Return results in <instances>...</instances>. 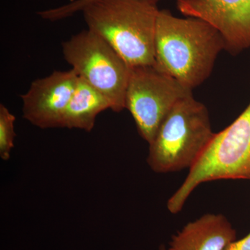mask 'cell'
Masks as SVG:
<instances>
[{
	"label": "cell",
	"mask_w": 250,
	"mask_h": 250,
	"mask_svg": "<svg viewBox=\"0 0 250 250\" xmlns=\"http://www.w3.org/2000/svg\"><path fill=\"white\" fill-rule=\"evenodd\" d=\"M225 49L223 36L209 23L159 11L154 65L188 89L192 91L209 77L219 54Z\"/></svg>",
	"instance_id": "cell-1"
},
{
	"label": "cell",
	"mask_w": 250,
	"mask_h": 250,
	"mask_svg": "<svg viewBox=\"0 0 250 250\" xmlns=\"http://www.w3.org/2000/svg\"><path fill=\"white\" fill-rule=\"evenodd\" d=\"M159 11L154 0H93L82 12L88 29L107 41L134 67L154 65Z\"/></svg>",
	"instance_id": "cell-2"
},
{
	"label": "cell",
	"mask_w": 250,
	"mask_h": 250,
	"mask_svg": "<svg viewBox=\"0 0 250 250\" xmlns=\"http://www.w3.org/2000/svg\"><path fill=\"white\" fill-rule=\"evenodd\" d=\"M214 134L208 109L188 95L174 105L149 143L148 165L157 173L190 169Z\"/></svg>",
	"instance_id": "cell-3"
},
{
	"label": "cell",
	"mask_w": 250,
	"mask_h": 250,
	"mask_svg": "<svg viewBox=\"0 0 250 250\" xmlns=\"http://www.w3.org/2000/svg\"><path fill=\"white\" fill-rule=\"evenodd\" d=\"M222 179H250V104L236 121L214 134L169 199L167 209L177 214L198 186Z\"/></svg>",
	"instance_id": "cell-4"
},
{
	"label": "cell",
	"mask_w": 250,
	"mask_h": 250,
	"mask_svg": "<svg viewBox=\"0 0 250 250\" xmlns=\"http://www.w3.org/2000/svg\"><path fill=\"white\" fill-rule=\"evenodd\" d=\"M62 52L78 77L108 99L112 111L125 109L131 67L107 41L88 29L65 41Z\"/></svg>",
	"instance_id": "cell-5"
},
{
	"label": "cell",
	"mask_w": 250,
	"mask_h": 250,
	"mask_svg": "<svg viewBox=\"0 0 250 250\" xmlns=\"http://www.w3.org/2000/svg\"><path fill=\"white\" fill-rule=\"evenodd\" d=\"M192 94L154 65L131 67L125 108L134 118L141 137L149 144L174 105Z\"/></svg>",
	"instance_id": "cell-6"
},
{
	"label": "cell",
	"mask_w": 250,
	"mask_h": 250,
	"mask_svg": "<svg viewBox=\"0 0 250 250\" xmlns=\"http://www.w3.org/2000/svg\"><path fill=\"white\" fill-rule=\"evenodd\" d=\"M78 79L71 69L54 71L49 76L34 81L27 93L21 96L23 118L41 129L62 128Z\"/></svg>",
	"instance_id": "cell-7"
},
{
	"label": "cell",
	"mask_w": 250,
	"mask_h": 250,
	"mask_svg": "<svg viewBox=\"0 0 250 250\" xmlns=\"http://www.w3.org/2000/svg\"><path fill=\"white\" fill-rule=\"evenodd\" d=\"M177 6L184 16L218 29L231 53L250 48V0H179Z\"/></svg>",
	"instance_id": "cell-8"
},
{
	"label": "cell",
	"mask_w": 250,
	"mask_h": 250,
	"mask_svg": "<svg viewBox=\"0 0 250 250\" xmlns=\"http://www.w3.org/2000/svg\"><path fill=\"white\" fill-rule=\"evenodd\" d=\"M236 238V230L225 215L208 213L172 236L167 250H224Z\"/></svg>",
	"instance_id": "cell-9"
},
{
	"label": "cell",
	"mask_w": 250,
	"mask_h": 250,
	"mask_svg": "<svg viewBox=\"0 0 250 250\" xmlns=\"http://www.w3.org/2000/svg\"><path fill=\"white\" fill-rule=\"evenodd\" d=\"M108 108L111 110L108 99L79 77L76 88L65 110L62 128L90 132L95 126L97 116Z\"/></svg>",
	"instance_id": "cell-10"
},
{
	"label": "cell",
	"mask_w": 250,
	"mask_h": 250,
	"mask_svg": "<svg viewBox=\"0 0 250 250\" xmlns=\"http://www.w3.org/2000/svg\"><path fill=\"white\" fill-rule=\"evenodd\" d=\"M16 116L4 104L0 105V157L8 161L14 147Z\"/></svg>",
	"instance_id": "cell-11"
},
{
	"label": "cell",
	"mask_w": 250,
	"mask_h": 250,
	"mask_svg": "<svg viewBox=\"0 0 250 250\" xmlns=\"http://www.w3.org/2000/svg\"><path fill=\"white\" fill-rule=\"evenodd\" d=\"M92 1L93 0H74L68 4L62 5L58 7L39 11L37 14L42 19L51 21V22H55V21L71 17L77 13L82 12V9ZM154 1L158 2L159 0H154Z\"/></svg>",
	"instance_id": "cell-12"
},
{
	"label": "cell",
	"mask_w": 250,
	"mask_h": 250,
	"mask_svg": "<svg viewBox=\"0 0 250 250\" xmlns=\"http://www.w3.org/2000/svg\"><path fill=\"white\" fill-rule=\"evenodd\" d=\"M224 250H250V233L241 240L233 241Z\"/></svg>",
	"instance_id": "cell-13"
},
{
	"label": "cell",
	"mask_w": 250,
	"mask_h": 250,
	"mask_svg": "<svg viewBox=\"0 0 250 250\" xmlns=\"http://www.w3.org/2000/svg\"><path fill=\"white\" fill-rule=\"evenodd\" d=\"M159 250H167L166 248L164 246H161L160 248H159Z\"/></svg>",
	"instance_id": "cell-14"
}]
</instances>
